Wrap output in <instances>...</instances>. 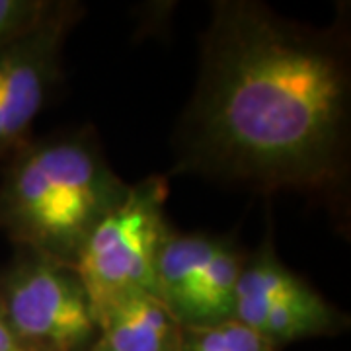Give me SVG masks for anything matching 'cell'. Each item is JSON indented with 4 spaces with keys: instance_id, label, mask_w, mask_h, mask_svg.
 <instances>
[{
    "instance_id": "12",
    "label": "cell",
    "mask_w": 351,
    "mask_h": 351,
    "mask_svg": "<svg viewBox=\"0 0 351 351\" xmlns=\"http://www.w3.org/2000/svg\"><path fill=\"white\" fill-rule=\"evenodd\" d=\"M86 351H98V350H96V348H92V346H90V348H88Z\"/></svg>"
},
{
    "instance_id": "1",
    "label": "cell",
    "mask_w": 351,
    "mask_h": 351,
    "mask_svg": "<svg viewBox=\"0 0 351 351\" xmlns=\"http://www.w3.org/2000/svg\"><path fill=\"white\" fill-rule=\"evenodd\" d=\"M343 22L316 29L254 0L215 2L178 170L252 188L332 191L350 164Z\"/></svg>"
},
{
    "instance_id": "11",
    "label": "cell",
    "mask_w": 351,
    "mask_h": 351,
    "mask_svg": "<svg viewBox=\"0 0 351 351\" xmlns=\"http://www.w3.org/2000/svg\"><path fill=\"white\" fill-rule=\"evenodd\" d=\"M0 351H24V348L20 346V341L14 336V332L4 318L2 306H0Z\"/></svg>"
},
{
    "instance_id": "8",
    "label": "cell",
    "mask_w": 351,
    "mask_h": 351,
    "mask_svg": "<svg viewBox=\"0 0 351 351\" xmlns=\"http://www.w3.org/2000/svg\"><path fill=\"white\" fill-rule=\"evenodd\" d=\"M98 351H180L182 326L152 293L127 295L94 313Z\"/></svg>"
},
{
    "instance_id": "2",
    "label": "cell",
    "mask_w": 351,
    "mask_h": 351,
    "mask_svg": "<svg viewBox=\"0 0 351 351\" xmlns=\"http://www.w3.org/2000/svg\"><path fill=\"white\" fill-rule=\"evenodd\" d=\"M127 189L90 129L29 138L0 180V232L16 248L75 265L92 228Z\"/></svg>"
},
{
    "instance_id": "10",
    "label": "cell",
    "mask_w": 351,
    "mask_h": 351,
    "mask_svg": "<svg viewBox=\"0 0 351 351\" xmlns=\"http://www.w3.org/2000/svg\"><path fill=\"white\" fill-rule=\"evenodd\" d=\"M57 0H0V53L34 32Z\"/></svg>"
},
{
    "instance_id": "7",
    "label": "cell",
    "mask_w": 351,
    "mask_h": 351,
    "mask_svg": "<svg viewBox=\"0 0 351 351\" xmlns=\"http://www.w3.org/2000/svg\"><path fill=\"white\" fill-rule=\"evenodd\" d=\"M80 6L57 0L55 8L12 47L0 53V160L29 141V131L55 88L63 47Z\"/></svg>"
},
{
    "instance_id": "9",
    "label": "cell",
    "mask_w": 351,
    "mask_h": 351,
    "mask_svg": "<svg viewBox=\"0 0 351 351\" xmlns=\"http://www.w3.org/2000/svg\"><path fill=\"white\" fill-rule=\"evenodd\" d=\"M180 351H277V348L232 318L211 326H182Z\"/></svg>"
},
{
    "instance_id": "5",
    "label": "cell",
    "mask_w": 351,
    "mask_h": 351,
    "mask_svg": "<svg viewBox=\"0 0 351 351\" xmlns=\"http://www.w3.org/2000/svg\"><path fill=\"white\" fill-rule=\"evenodd\" d=\"M232 318L260 334L277 351L293 341L341 332L348 318L279 260L271 237L244 258Z\"/></svg>"
},
{
    "instance_id": "3",
    "label": "cell",
    "mask_w": 351,
    "mask_h": 351,
    "mask_svg": "<svg viewBox=\"0 0 351 351\" xmlns=\"http://www.w3.org/2000/svg\"><path fill=\"white\" fill-rule=\"evenodd\" d=\"M168 182L162 176L129 186L125 197L92 228L75 260L92 313L127 295L156 293L154 263L166 230L164 203Z\"/></svg>"
},
{
    "instance_id": "6",
    "label": "cell",
    "mask_w": 351,
    "mask_h": 351,
    "mask_svg": "<svg viewBox=\"0 0 351 351\" xmlns=\"http://www.w3.org/2000/svg\"><path fill=\"white\" fill-rule=\"evenodd\" d=\"M244 258L230 239L178 232L170 226L154 263L156 293L180 326L232 320L234 289Z\"/></svg>"
},
{
    "instance_id": "4",
    "label": "cell",
    "mask_w": 351,
    "mask_h": 351,
    "mask_svg": "<svg viewBox=\"0 0 351 351\" xmlns=\"http://www.w3.org/2000/svg\"><path fill=\"white\" fill-rule=\"evenodd\" d=\"M0 306L24 351H86L96 339L75 267L38 252L18 248L0 269Z\"/></svg>"
}]
</instances>
